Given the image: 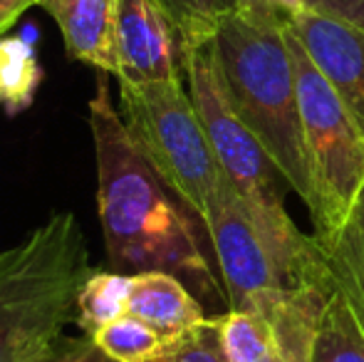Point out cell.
Masks as SVG:
<instances>
[{
	"mask_svg": "<svg viewBox=\"0 0 364 362\" xmlns=\"http://www.w3.org/2000/svg\"><path fill=\"white\" fill-rule=\"evenodd\" d=\"M127 315L146 323L164 340L178 338L206 320L198 298L173 273L146 271L132 275Z\"/></svg>",
	"mask_w": 364,
	"mask_h": 362,
	"instance_id": "11",
	"label": "cell"
},
{
	"mask_svg": "<svg viewBox=\"0 0 364 362\" xmlns=\"http://www.w3.org/2000/svg\"><path fill=\"white\" fill-rule=\"evenodd\" d=\"M218 325L228 362H283L275 335L263 315L228 310L218 315Z\"/></svg>",
	"mask_w": 364,
	"mask_h": 362,
	"instance_id": "14",
	"label": "cell"
},
{
	"mask_svg": "<svg viewBox=\"0 0 364 362\" xmlns=\"http://www.w3.org/2000/svg\"><path fill=\"white\" fill-rule=\"evenodd\" d=\"M250 18L270 20L283 28H288L290 20L305 13V0H240V10Z\"/></svg>",
	"mask_w": 364,
	"mask_h": 362,
	"instance_id": "20",
	"label": "cell"
},
{
	"mask_svg": "<svg viewBox=\"0 0 364 362\" xmlns=\"http://www.w3.org/2000/svg\"><path fill=\"white\" fill-rule=\"evenodd\" d=\"M156 3L171 20L181 50L213 38L223 20L240 10V0H156Z\"/></svg>",
	"mask_w": 364,
	"mask_h": 362,
	"instance_id": "15",
	"label": "cell"
},
{
	"mask_svg": "<svg viewBox=\"0 0 364 362\" xmlns=\"http://www.w3.org/2000/svg\"><path fill=\"white\" fill-rule=\"evenodd\" d=\"M288 28L300 38L305 53L364 134V30L312 10L290 20Z\"/></svg>",
	"mask_w": 364,
	"mask_h": 362,
	"instance_id": "8",
	"label": "cell"
},
{
	"mask_svg": "<svg viewBox=\"0 0 364 362\" xmlns=\"http://www.w3.org/2000/svg\"><path fill=\"white\" fill-rule=\"evenodd\" d=\"M43 82V68L38 63L33 43L20 35L0 38V107L8 115H20L35 102Z\"/></svg>",
	"mask_w": 364,
	"mask_h": 362,
	"instance_id": "12",
	"label": "cell"
},
{
	"mask_svg": "<svg viewBox=\"0 0 364 362\" xmlns=\"http://www.w3.org/2000/svg\"><path fill=\"white\" fill-rule=\"evenodd\" d=\"M30 362H117L109 355H105L97 343L87 335L82 338H70V335H60L55 338L38 358Z\"/></svg>",
	"mask_w": 364,
	"mask_h": 362,
	"instance_id": "19",
	"label": "cell"
},
{
	"mask_svg": "<svg viewBox=\"0 0 364 362\" xmlns=\"http://www.w3.org/2000/svg\"><path fill=\"white\" fill-rule=\"evenodd\" d=\"M105 75L90 100V129L97 156V206L112 271L173 273L191 280L198 298L220 303L223 293L196 241L191 213L173 201V193L132 144Z\"/></svg>",
	"mask_w": 364,
	"mask_h": 362,
	"instance_id": "1",
	"label": "cell"
},
{
	"mask_svg": "<svg viewBox=\"0 0 364 362\" xmlns=\"http://www.w3.org/2000/svg\"><path fill=\"white\" fill-rule=\"evenodd\" d=\"M117 5L119 0H40L63 30L70 58L114 78L119 75Z\"/></svg>",
	"mask_w": 364,
	"mask_h": 362,
	"instance_id": "9",
	"label": "cell"
},
{
	"mask_svg": "<svg viewBox=\"0 0 364 362\" xmlns=\"http://www.w3.org/2000/svg\"><path fill=\"white\" fill-rule=\"evenodd\" d=\"M122 122L132 144L164 186L203 223L223 171L208 144L183 80H119Z\"/></svg>",
	"mask_w": 364,
	"mask_h": 362,
	"instance_id": "4",
	"label": "cell"
},
{
	"mask_svg": "<svg viewBox=\"0 0 364 362\" xmlns=\"http://www.w3.org/2000/svg\"><path fill=\"white\" fill-rule=\"evenodd\" d=\"M332 290L364 343V186L340 228L312 233Z\"/></svg>",
	"mask_w": 364,
	"mask_h": 362,
	"instance_id": "10",
	"label": "cell"
},
{
	"mask_svg": "<svg viewBox=\"0 0 364 362\" xmlns=\"http://www.w3.org/2000/svg\"><path fill=\"white\" fill-rule=\"evenodd\" d=\"M5 258H8V251H0V266L5 263Z\"/></svg>",
	"mask_w": 364,
	"mask_h": 362,
	"instance_id": "23",
	"label": "cell"
},
{
	"mask_svg": "<svg viewBox=\"0 0 364 362\" xmlns=\"http://www.w3.org/2000/svg\"><path fill=\"white\" fill-rule=\"evenodd\" d=\"M33 5H40V0H0V38L5 30H10L20 20V15Z\"/></svg>",
	"mask_w": 364,
	"mask_h": 362,
	"instance_id": "22",
	"label": "cell"
},
{
	"mask_svg": "<svg viewBox=\"0 0 364 362\" xmlns=\"http://www.w3.org/2000/svg\"><path fill=\"white\" fill-rule=\"evenodd\" d=\"M315 362H364V343L335 290L317 330Z\"/></svg>",
	"mask_w": 364,
	"mask_h": 362,
	"instance_id": "17",
	"label": "cell"
},
{
	"mask_svg": "<svg viewBox=\"0 0 364 362\" xmlns=\"http://www.w3.org/2000/svg\"><path fill=\"white\" fill-rule=\"evenodd\" d=\"M305 10L342 20L364 30V0H305Z\"/></svg>",
	"mask_w": 364,
	"mask_h": 362,
	"instance_id": "21",
	"label": "cell"
},
{
	"mask_svg": "<svg viewBox=\"0 0 364 362\" xmlns=\"http://www.w3.org/2000/svg\"><path fill=\"white\" fill-rule=\"evenodd\" d=\"M203 228L211 236L223 273L228 310L255 313L273 293L290 288L225 174L213 193Z\"/></svg>",
	"mask_w": 364,
	"mask_h": 362,
	"instance_id": "6",
	"label": "cell"
},
{
	"mask_svg": "<svg viewBox=\"0 0 364 362\" xmlns=\"http://www.w3.org/2000/svg\"><path fill=\"white\" fill-rule=\"evenodd\" d=\"M285 40L295 65L302 132L315 186L312 226L315 233H327L345 223L364 186V134L290 28H285Z\"/></svg>",
	"mask_w": 364,
	"mask_h": 362,
	"instance_id": "5",
	"label": "cell"
},
{
	"mask_svg": "<svg viewBox=\"0 0 364 362\" xmlns=\"http://www.w3.org/2000/svg\"><path fill=\"white\" fill-rule=\"evenodd\" d=\"M85 233L70 211H58L0 266V362L38 358L70 323L90 278Z\"/></svg>",
	"mask_w": 364,
	"mask_h": 362,
	"instance_id": "3",
	"label": "cell"
},
{
	"mask_svg": "<svg viewBox=\"0 0 364 362\" xmlns=\"http://www.w3.org/2000/svg\"><path fill=\"white\" fill-rule=\"evenodd\" d=\"M213 53L230 107L312 213L315 186L285 28L235 13L213 35Z\"/></svg>",
	"mask_w": 364,
	"mask_h": 362,
	"instance_id": "2",
	"label": "cell"
},
{
	"mask_svg": "<svg viewBox=\"0 0 364 362\" xmlns=\"http://www.w3.org/2000/svg\"><path fill=\"white\" fill-rule=\"evenodd\" d=\"M151 362H228L220 343L218 315L206 318L201 325L186 330L178 338L164 340L161 350Z\"/></svg>",
	"mask_w": 364,
	"mask_h": 362,
	"instance_id": "18",
	"label": "cell"
},
{
	"mask_svg": "<svg viewBox=\"0 0 364 362\" xmlns=\"http://www.w3.org/2000/svg\"><path fill=\"white\" fill-rule=\"evenodd\" d=\"M92 340L102 353L117 362H151L164 345L161 335L134 315H122L119 320L97 330Z\"/></svg>",
	"mask_w": 364,
	"mask_h": 362,
	"instance_id": "16",
	"label": "cell"
},
{
	"mask_svg": "<svg viewBox=\"0 0 364 362\" xmlns=\"http://www.w3.org/2000/svg\"><path fill=\"white\" fill-rule=\"evenodd\" d=\"M117 58L127 82L183 80L181 43L156 0H119L117 5Z\"/></svg>",
	"mask_w": 364,
	"mask_h": 362,
	"instance_id": "7",
	"label": "cell"
},
{
	"mask_svg": "<svg viewBox=\"0 0 364 362\" xmlns=\"http://www.w3.org/2000/svg\"><path fill=\"white\" fill-rule=\"evenodd\" d=\"M132 275L119 271H92L77 295V325L92 338L97 330L127 315Z\"/></svg>",
	"mask_w": 364,
	"mask_h": 362,
	"instance_id": "13",
	"label": "cell"
}]
</instances>
